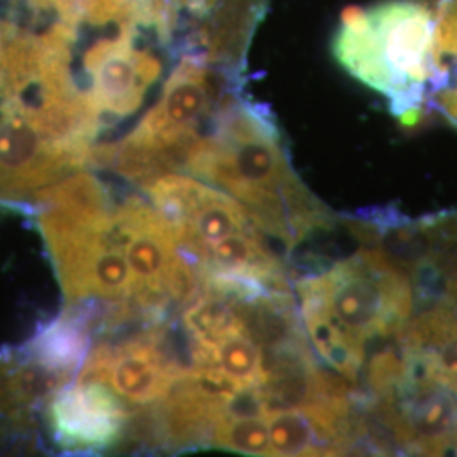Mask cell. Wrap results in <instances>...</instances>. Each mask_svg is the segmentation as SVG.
<instances>
[{"instance_id":"3","label":"cell","mask_w":457,"mask_h":457,"mask_svg":"<svg viewBox=\"0 0 457 457\" xmlns=\"http://www.w3.org/2000/svg\"><path fill=\"white\" fill-rule=\"evenodd\" d=\"M222 85L209 62L185 54L139 124L119 143L96 147L92 164L107 166L139 187L163 173L181 171L204 126L232 94Z\"/></svg>"},{"instance_id":"10","label":"cell","mask_w":457,"mask_h":457,"mask_svg":"<svg viewBox=\"0 0 457 457\" xmlns=\"http://www.w3.org/2000/svg\"><path fill=\"white\" fill-rule=\"evenodd\" d=\"M128 410L111 386L71 381L49 396L46 424L51 439L62 451L94 454L111 451L124 441Z\"/></svg>"},{"instance_id":"9","label":"cell","mask_w":457,"mask_h":457,"mask_svg":"<svg viewBox=\"0 0 457 457\" xmlns=\"http://www.w3.org/2000/svg\"><path fill=\"white\" fill-rule=\"evenodd\" d=\"M136 29L137 26H120L117 34L98 39L85 54L87 94L102 119L137 112L163 71L156 54L137 48Z\"/></svg>"},{"instance_id":"8","label":"cell","mask_w":457,"mask_h":457,"mask_svg":"<svg viewBox=\"0 0 457 457\" xmlns=\"http://www.w3.org/2000/svg\"><path fill=\"white\" fill-rule=\"evenodd\" d=\"M188 366L168 353L166 328L146 326L120 344L98 343L90 349L77 381H97L137 407L162 402Z\"/></svg>"},{"instance_id":"2","label":"cell","mask_w":457,"mask_h":457,"mask_svg":"<svg viewBox=\"0 0 457 457\" xmlns=\"http://www.w3.org/2000/svg\"><path fill=\"white\" fill-rule=\"evenodd\" d=\"M428 0H385L345 12L334 36V56L356 80L388 100L405 126L425 112V45Z\"/></svg>"},{"instance_id":"6","label":"cell","mask_w":457,"mask_h":457,"mask_svg":"<svg viewBox=\"0 0 457 457\" xmlns=\"http://www.w3.org/2000/svg\"><path fill=\"white\" fill-rule=\"evenodd\" d=\"M114 237L129 262L143 311L166 319L171 303H190L200 294L195 266L185 260L175 230L146 196H126L115 205Z\"/></svg>"},{"instance_id":"11","label":"cell","mask_w":457,"mask_h":457,"mask_svg":"<svg viewBox=\"0 0 457 457\" xmlns=\"http://www.w3.org/2000/svg\"><path fill=\"white\" fill-rule=\"evenodd\" d=\"M181 9H187L188 16L196 21V56L239 77L266 0H164V29Z\"/></svg>"},{"instance_id":"7","label":"cell","mask_w":457,"mask_h":457,"mask_svg":"<svg viewBox=\"0 0 457 457\" xmlns=\"http://www.w3.org/2000/svg\"><path fill=\"white\" fill-rule=\"evenodd\" d=\"M368 410L395 451L457 456V395L428 378L409 376Z\"/></svg>"},{"instance_id":"5","label":"cell","mask_w":457,"mask_h":457,"mask_svg":"<svg viewBox=\"0 0 457 457\" xmlns=\"http://www.w3.org/2000/svg\"><path fill=\"white\" fill-rule=\"evenodd\" d=\"M112 220H79L36 207V222L46 243L66 307L92 298L134 303L136 281L129 262L115 243Z\"/></svg>"},{"instance_id":"12","label":"cell","mask_w":457,"mask_h":457,"mask_svg":"<svg viewBox=\"0 0 457 457\" xmlns=\"http://www.w3.org/2000/svg\"><path fill=\"white\" fill-rule=\"evenodd\" d=\"M428 4L425 112H437L457 129V0H428Z\"/></svg>"},{"instance_id":"18","label":"cell","mask_w":457,"mask_h":457,"mask_svg":"<svg viewBox=\"0 0 457 457\" xmlns=\"http://www.w3.org/2000/svg\"><path fill=\"white\" fill-rule=\"evenodd\" d=\"M131 2L141 17L143 24L158 26L163 14L164 0H131Z\"/></svg>"},{"instance_id":"16","label":"cell","mask_w":457,"mask_h":457,"mask_svg":"<svg viewBox=\"0 0 457 457\" xmlns=\"http://www.w3.org/2000/svg\"><path fill=\"white\" fill-rule=\"evenodd\" d=\"M37 9L60 16L65 28L75 31L82 22L120 26H141L131 0H31Z\"/></svg>"},{"instance_id":"1","label":"cell","mask_w":457,"mask_h":457,"mask_svg":"<svg viewBox=\"0 0 457 457\" xmlns=\"http://www.w3.org/2000/svg\"><path fill=\"white\" fill-rule=\"evenodd\" d=\"M183 170L234 196L253 224L288 251L334 224L332 212L295 173L273 115L237 92L220 105L212 131L188 149Z\"/></svg>"},{"instance_id":"15","label":"cell","mask_w":457,"mask_h":457,"mask_svg":"<svg viewBox=\"0 0 457 457\" xmlns=\"http://www.w3.org/2000/svg\"><path fill=\"white\" fill-rule=\"evenodd\" d=\"M266 420L271 456H343L336 432L309 410H271Z\"/></svg>"},{"instance_id":"14","label":"cell","mask_w":457,"mask_h":457,"mask_svg":"<svg viewBox=\"0 0 457 457\" xmlns=\"http://www.w3.org/2000/svg\"><path fill=\"white\" fill-rule=\"evenodd\" d=\"M192 364L212 366L239 386H262L268 378L266 353L239 319L211 343L192 344Z\"/></svg>"},{"instance_id":"13","label":"cell","mask_w":457,"mask_h":457,"mask_svg":"<svg viewBox=\"0 0 457 457\" xmlns=\"http://www.w3.org/2000/svg\"><path fill=\"white\" fill-rule=\"evenodd\" d=\"M87 303V302H85ZM98 315L92 309L71 305L60 317L37 330L21 349L49 370L77 376L90 353Z\"/></svg>"},{"instance_id":"4","label":"cell","mask_w":457,"mask_h":457,"mask_svg":"<svg viewBox=\"0 0 457 457\" xmlns=\"http://www.w3.org/2000/svg\"><path fill=\"white\" fill-rule=\"evenodd\" d=\"M300 312L322 317L361 354L395 337L413 312L409 275L379 249L362 247L326 271L296 279Z\"/></svg>"},{"instance_id":"17","label":"cell","mask_w":457,"mask_h":457,"mask_svg":"<svg viewBox=\"0 0 457 457\" xmlns=\"http://www.w3.org/2000/svg\"><path fill=\"white\" fill-rule=\"evenodd\" d=\"M209 449L230 451L245 456H271L268 420L262 417L222 419L213 425Z\"/></svg>"}]
</instances>
